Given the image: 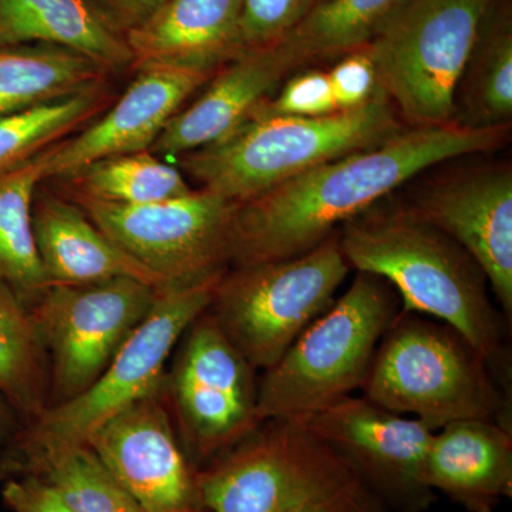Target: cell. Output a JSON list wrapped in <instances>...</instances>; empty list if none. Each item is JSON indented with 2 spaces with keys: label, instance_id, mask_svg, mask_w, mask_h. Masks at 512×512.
<instances>
[{
  "label": "cell",
  "instance_id": "obj_1",
  "mask_svg": "<svg viewBox=\"0 0 512 512\" xmlns=\"http://www.w3.org/2000/svg\"><path fill=\"white\" fill-rule=\"evenodd\" d=\"M510 126L456 123L412 127L379 146L356 151L238 202L229 265L293 258L318 247L336 227L372 210L407 181L453 158L503 146Z\"/></svg>",
  "mask_w": 512,
  "mask_h": 512
},
{
  "label": "cell",
  "instance_id": "obj_2",
  "mask_svg": "<svg viewBox=\"0 0 512 512\" xmlns=\"http://www.w3.org/2000/svg\"><path fill=\"white\" fill-rule=\"evenodd\" d=\"M338 232L350 269L392 285L403 313L430 316L460 333L511 397L508 323L488 295L484 272L454 239L406 207L367 210Z\"/></svg>",
  "mask_w": 512,
  "mask_h": 512
},
{
  "label": "cell",
  "instance_id": "obj_3",
  "mask_svg": "<svg viewBox=\"0 0 512 512\" xmlns=\"http://www.w3.org/2000/svg\"><path fill=\"white\" fill-rule=\"evenodd\" d=\"M208 512H392L348 461L295 419L262 423L200 470Z\"/></svg>",
  "mask_w": 512,
  "mask_h": 512
},
{
  "label": "cell",
  "instance_id": "obj_4",
  "mask_svg": "<svg viewBox=\"0 0 512 512\" xmlns=\"http://www.w3.org/2000/svg\"><path fill=\"white\" fill-rule=\"evenodd\" d=\"M227 271L157 288L153 309L121 346L103 375L86 392L49 407L37 419L22 424L0 448V481L32 458L57 448L86 444L111 417L160 392L167 375L165 365L175 346L210 308Z\"/></svg>",
  "mask_w": 512,
  "mask_h": 512
},
{
  "label": "cell",
  "instance_id": "obj_5",
  "mask_svg": "<svg viewBox=\"0 0 512 512\" xmlns=\"http://www.w3.org/2000/svg\"><path fill=\"white\" fill-rule=\"evenodd\" d=\"M404 128L382 90L365 106L320 117H252L234 133L178 158L181 173L232 202L356 151Z\"/></svg>",
  "mask_w": 512,
  "mask_h": 512
},
{
  "label": "cell",
  "instance_id": "obj_6",
  "mask_svg": "<svg viewBox=\"0 0 512 512\" xmlns=\"http://www.w3.org/2000/svg\"><path fill=\"white\" fill-rule=\"evenodd\" d=\"M363 396L439 430L461 420L512 427L511 397L460 333L417 313L397 316L376 350Z\"/></svg>",
  "mask_w": 512,
  "mask_h": 512
},
{
  "label": "cell",
  "instance_id": "obj_7",
  "mask_svg": "<svg viewBox=\"0 0 512 512\" xmlns=\"http://www.w3.org/2000/svg\"><path fill=\"white\" fill-rule=\"evenodd\" d=\"M400 311L392 285L357 272L348 291L265 370L258 386L261 423L302 419L362 389Z\"/></svg>",
  "mask_w": 512,
  "mask_h": 512
},
{
  "label": "cell",
  "instance_id": "obj_8",
  "mask_svg": "<svg viewBox=\"0 0 512 512\" xmlns=\"http://www.w3.org/2000/svg\"><path fill=\"white\" fill-rule=\"evenodd\" d=\"M349 271L336 231L305 254L232 266L208 313L249 365L266 370L328 311Z\"/></svg>",
  "mask_w": 512,
  "mask_h": 512
},
{
  "label": "cell",
  "instance_id": "obj_9",
  "mask_svg": "<svg viewBox=\"0 0 512 512\" xmlns=\"http://www.w3.org/2000/svg\"><path fill=\"white\" fill-rule=\"evenodd\" d=\"M490 0H410L366 46L377 84L413 127L453 123L461 74Z\"/></svg>",
  "mask_w": 512,
  "mask_h": 512
},
{
  "label": "cell",
  "instance_id": "obj_10",
  "mask_svg": "<svg viewBox=\"0 0 512 512\" xmlns=\"http://www.w3.org/2000/svg\"><path fill=\"white\" fill-rule=\"evenodd\" d=\"M255 372L208 309L184 333L164 389L195 466L211 463L261 426Z\"/></svg>",
  "mask_w": 512,
  "mask_h": 512
},
{
  "label": "cell",
  "instance_id": "obj_11",
  "mask_svg": "<svg viewBox=\"0 0 512 512\" xmlns=\"http://www.w3.org/2000/svg\"><path fill=\"white\" fill-rule=\"evenodd\" d=\"M156 296V286L133 278L47 286L29 311L49 367V407L86 392L103 375Z\"/></svg>",
  "mask_w": 512,
  "mask_h": 512
},
{
  "label": "cell",
  "instance_id": "obj_12",
  "mask_svg": "<svg viewBox=\"0 0 512 512\" xmlns=\"http://www.w3.org/2000/svg\"><path fill=\"white\" fill-rule=\"evenodd\" d=\"M66 198L111 241L167 284L198 281L229 268V239L237 202L220 194L198 188L181 197L144 205Z\"/></svg>",
  "mask_w": 512,
  "mask_h": 512
},
{
  "label": "cell",
  "instance_id": "obj_13",
  "mask_svg": "<svg viewBox=\"0 0 512 512\" xmlns=\"http://www.w3.org/2000/svg\"><path fill=\"white\" fill-rule=\"evenodd\" d=\"M345 458L392 512H424L436 500L426 461L436 429L384 409L365 396H348L295 419Z\"/></svg>",
  "mask_w": 512,
  "mask_h": 512
},
{
  "label": "cell",
  "instance_id": "obj_14",
  "mask_svg": "<svg viewBox=\"0 0 512 512\" xmlns=\"http://www.w3.org/2000/svg\"><path fill=\"white\" fill-rule=\"evenodd\" d=\"M86 444L141 512H208L200 468L185 453L164 387L111 417Z\"/></svg>",
  "mask_w": 512,
  "mask_h": 512
},
{
  "label": "cell",
  "instance_id": "obj_15",
  "mask_svg": "<svg viewBox=\"0 0 512 512\" xmlns=\"http://www.w3.org/2000/svg\"><path fill=\"white\" fill-rule=\"evenodd\" d=\"M406 208L477 262L511 328V167L490 165L447 175L424 187Z\"/></svg>",
  "mask_w": 512,
  "mask_h": 512
},
{
  "label": "cell",
  "instance_id": "obj_16",
  "mask_svg": "<svg viewBox=\"0 0 512 512\" xmlns=\"http://www.w3.org/2000/svg\"><path fill=\"white\" fill-rule=\"evenodd\" d=\"M134 73L136 79L109 109L36 157L43 181L73 173L101 158L150 150L168 121L212 77L160 66Z\"/></svg>",
  "mask_w": 512,
  "mask_h": 512
},
{
  "label": "cell",
  "instance_id": "obj_17",
  "mask_svg": "<svg viewBox=\"0 0 512 512\" xmlns=\"http://www.w3.org/2000/svg\"><path fill=\"white\" fill-rule=\"evenodd\" d=\"M292 70L278 45L245 50L208 80L194 103L168 121L151 153L177 158L229 136L274 96Z\"/></svg>",
  "mask_w": 512,
  "mask_h": 512
},
{
  "label": "cell",
  "instance_id": "obj_18",
  "mask_svg": "<svg viewBox=\"0 0 512 512\" xmlns=\"http://www.w3.org/2000/svg\"><path fill=\"white\" fill-rule=\"evenodd\" d=\"M241 15L242 0H167L126 36L130 72L160 66L214 76L247 50Z\"/></svg>",
  "mask_w": 512,
  "mask_h": 512
},
{
  "label": "cell",
  "instance_id": "obj_19",
  "mask_svg": "<svg viewBox=\"0 0 512 512\" xmlns=\"http://www.w3.org/2000/svg\"><path fill=\"white\" fill-rule=\"evenodd\" d=\"M32 225L50 284H96L116 278H133L156 288L167 284L43 181L33 198Z\"/></svg>",
  "mask_w": 512,
  "mask_h": 512
},
{
  "label": "cell",
  "instance_id": "obj_20",
  "mask_svg": "<svg viewBox=\"0 0 512 512\" xmlns=\"http://www.w3.org/2000/svg\"><path fill=\"white\" fill-rule=\"evenodd\" d=\"M427 484L468 512H494L512 495V427L494 420H461L434 433Z\"/></svg>",
  "mask_w": 512,
  "mask_h": 512
},
{
  "label": "cell",
  "instance_id": "obj_21",
  "mask_svg": "<svg viewBox=\"0 0 512 512\" xmlns=\"http://www.w3.org/2000/svg\"><path fill=\"white\" fill-rule=\"evenodd\" d=\"M29 43L67 47L111 74L130 72L126 39L87 0H0V47Z\"/></svg>",
  "mask_w": 512,
  "mask_h": 512
},
{
  "label": "cell",
  "instance_id": "obj_22",
  "mask_svg": "<svg viewBox=\"0 0 512 512\" xmlns=\"http://www.w3.org/2000/svg\"><path fill=\"white\" fill-rule=\"evenodd\" d=\"M110 76L100 64L67 47H0V117L66 99Z\"/></svg>",
  "mask_w": 512,
  "mask_h": 512
},
{
  "label": "cell",
  "instance_id": "obj_23",
  "mask_svg": "<svg viewBox=\"0 0 512 512\" xmlns=\"http://www.w3.org/2000/svg\"><path fill=\"white\" fill-rule=\"evenodd\" d=\"M512 117V28L507 10L493 0L458 82L453 123L474 128L510 126Z\"/></svg>",
  "mask_w": 512,
  "mask_h": 512
},
{
  "label": "cell",
  "instance_id": "obj_24",
  "mask_svg": "<svg viewBox=\"0 0 512 512\" xmlns=\"http://www.w3.org/2000/svg\"><path fill=\"white\" fill-rule=\"evenodd\" d=\"M410 0H319L276 43L293 67L342 57L372 43Z\"/></svg>",
  "mask_w": 512,
  "mask_h": 512
},
{
  "label": "cell",
  "instance_id": "obj_25",
  "mask_svg": "<svg viewBox=\"0 0 512 512\" xmlns=\"http://www.w3.org/2000/svg\"><path fill=\"white\" fill-rule=\"evenodd\" d=\"M64 197H86L119 205L171 200L194 190L174 165L150 150L101 158L49 180Z\"/></svg>",
  "mask_w": 512,
  "mask_h": 512
},
{
  "label": "cell",
  "instance_id": "obj_26",
  "mask_svg": "<svg viewBox=\"0 0 512 512\" xmlns=\"http://www.w3.org/2000/svg\"><path fill=\"white\" fill-rule=\"evenodd\" d=\"M0 397L22 424L50 406L49 367L30 311L0 279Z\"/></svg>",
  "mask_w": 512,
  "mask_h": 512
},
{
  "label": "cell",
  "instance_id": "obj_27",
  "mask_svg": "<svg viewBox=\"0 0 512 512\" xmlns=\"http://www.w3.org/2000/svg\"><path fill=\"white\" fill-rule=\"evenodd\" d=\"M42 181L36 157L0 175V279L28 309L52 285L40 261L32 225L33 198Z\"/></svg>",
  "mask_w": 512,
  "mask_h": 512
},
{
  "label": "cell",
  "instance_id": "obj_28",
  "mask_svg": "<svg viewBox=\"0 0 512 512\" xmlns=\"http://www.w3.org/2000/svg\"><path fill=\"white\" fill-rule=\"evenodd\" d=\"M113 101L107 80L66 99L0 117V175L22 167L92 123Z\"/></svg>",
  "mask_w": 512,
  "mask_h": 512
},
{
  "label": "cell",
  "instance_id": "obj_29",
  "mask_svg": "<svg viewBox=\"0 0 512 512\" xmlns=\"http://www.w3.org/2000/svg\"><path fill=\"white\" fill-rule=\"evenodd\" d=\"M19 476L45 481L74 512H141L89 444L32 458L8 478Z\"/></svg>",
  "mask_w": 512,
  "mask_h": 512
},
{
  "label": "cell",
  "instance_id": "obj_30",
  "mask_svg": "<svg viewBox=\"0 0 512 512\" xmlns=\"http://www.w3.org/2000/svg\"><path fill=\"white\" fill-rule=\"evenodd\" d=\"M319 0H242L241 30L247 49L274 46Z\"/></svg>",
  "mask_w": 512,
  "mask_h": 512
},
{
  "label": "cell",
  "instance_id": "obj_31",
  "mask_svg": "<svg viewBox=\"0 0 512 512\" xmlns=\"http://www.w3.org/2000/svg\"><path fill=\"white\" fill-rule=\"evenodd\" d=\"M335 111L328 72L308 70L289 79L252 117H320Z\"/></svg>",
  "mask_w": 512,
  "mask_h": 512
},
{
  "label": "cell",
  "instance_id": "obj_32",
  "mask_svg": "<svg viewBox=\"0 0 512 512\" xmlns=\"http://www.w3.org/2000/svg\"><path fill=\"white\" fill-rule=\"evenodd\" d=\"M330 89L338 110L365 106L380 92L375 64L366 47L340 57L328 72Z\"/></svg>",
  "mask_w": 512,
  "mask_h": 512
},
{
  "label": "cell",
  "instance_id": "obj_33",
  "mask_svg": "<svg viewBox=\"0 0 512 512\" xmlns=\"http://www.w3.org/2000/svg\"><path fill=\"white\" fill-rule=\"evenodd\" d=\"M0 495L10 512H74L55 488L35 476L6 478Z\"/></svg>",
  "mask_w": 512,
  "mask_h": 512
},
{
  "label": "cell",
  "instance_id": "obj_34",
  "mask_svg": "<svg viewBox=\"0 0 512 512\" xmlns=\"http://www.w3.org/2000/svg\"><path fill=\"white\" fill-rule=\"evenodd\" d=\"M113 32L124 37L147 23L167 0H87Z\"/></svg>",
  "mask_w": 512,
  "mask_h": 512
},
{
  "label": "cell",
  "instance_id": "obj_35",
  "mask_svg": "<svg viewBox=\"0 0 512 512\" xmlns=\"http://www.w3.org/2000/svg\"><path fill=\"white\" fill-rule=\"evenodd\" d=\"M19 427L18 416L10 409L9 404L0 397V448L12 439L13 434L18 431Z\"/></svg>",
  "mask_w": 512,
  "mask_h": 512
},
{
  "label": "cell",
  "instance_id": "obj_36",
  "mask_svg": "<svg viewBox=\"0 0 512 512\" xmlns=\"http://www.w3.org/2000/svg\"><path fill=\"white\" fill-rule=\"evenodd\" d=\"M293 512H329L325 510H318V508H305V510H298Z\"/></svg>",
  "mask_w": 512,
  "mask_h": 512
}]
</instances>
